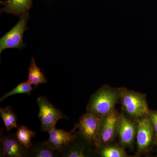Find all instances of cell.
<instances>
[{"label": "cell", "mask_w": 157, "mask_h": 157, "mask_svg": "<svg viewBox=\"0 0 157 157\" xmlns=\"http://www.w3.org/2000/svg\"><path fill=\"white\" fill-rule=\"evenodd\" d=\"M29 19V13L20 17L19 21L9 32L0 39V53L8 48L21 49L25 47L23 41L25 32L28 29L27 23Z\"/></svg>", "instance_id": "4"}, {"label": "cell", "mask_w": 157, "mask_h": 157, "mask_svg": "<svg viewBox=\"0 0 157 157\" xmlns=\"http://www.w3.org/2000/svg\"><path fill=\"white\" fill-rule=\"evenodd\" d=\"M97 151L102 157H129L124 147L121 145H113L112 144L101 147Z\"/></svg>", "instance_id": "15"}, {"label": "cell", "mask_w": 157, "mask_h": 157, "mask_svg": "<svg viewBox=\"0 0 157 157\" xmlns=\"http://www.w3.org/2000/svg\"><path fill=\"white\" fill-rule=\"evenodd\" d=\"M120 94V102L123 113L128 117L135 120L147 117L150 109L147 94L130 90L127 88H118Z\"/></svg>", "instance_id": "2"}, {"label": "cell", "mask_w": 157, "mask_h": 157, "mask_svg": "<svg viewBox=\"0 0 157 157\" xmlns=\"http://www.w3.org/2000/svg\"><path fill=\"white\" fill-rule=\"evenodd\" d=\"M1 157H28V149L23 145L14 134L4 135L1 132Z\"/></svg>", "instance_id": "9"}, {"label": "cell", "mask_w": 157, "mask_h": 157, "mask_svg": "<svg viewBox=\"0 0 157 157\" xmlns=\"http://www.w3.org/2000/svg\"><path fill=\"white\" fill-rule=\"evenodd\" d=\"M137 128L138 121L128 117L123 113H120L117 135L121 146L133 149L136 144Z\"/></svg>", "instance_id": "8"}, {"label": "cell", "mask_w": 157, "mask_h": 157, "mask_svg": "<svg viewBox=\"0 0 157 157\" xmlns=\"http://www.w3.org/2000/svg\"><path fill=\"white\" fill-rule=\"evenodd\" d=\"M28 81L36 87L40 84L48 82L45 74L41 71V68L37 66L34 57L31 59L30 65L29 67Z\"/></svg>", "instance_id": "14"}, {"label": "cell", "mask_w": 157, "mask_h": 157, "mask_svg": "<svg viewBox=\"0 0 157 157\" xmlns=\"http://www.w3.org/2000/svg\"><path fill=\"white\" fill-rule=\"evenodd\" d=\"M78 136L76 135L75 139L65 147L61 152L62 157H89L88 145L90 144L85 140L84 141L78 140ZM92 145V144H91Z\"/></svg>", "instance_id": "12"}, {"label": "cell", "mask_w": 157, "mask_h": 157, "mask_svg": "<svg viewBox=\"0 0 157 157\" xmlns=\"http://www.w3.org/2000/svg\"><path fill=\"white\" fill-rule=\"evenodd\" d=\"M37 103L39 107L38 117L41 122L42 132H48L56 128L57 122L61 119H67L68 118L59 109L51 104L45 97H39Z\"/></svg>", "instance_id": "3"}, {"label": "cell", "mask_w": 157, "mask_h": 157, "mask_svg": "<svg viewBox=\"0 0 157 157\" xmlns=\"http://www.w3.org/2000/svg\"><path fill=\"white\" fill-rule=\"evenodd\" d=\"M100 124L101 118L88 112L82 116L78 123L76 124L78 134L88 143L95 147L96 149L98 146Z\"/></svg>", "instance_id": "7"}, {"label": "cell", "mask_w": 157, "mask_h": 157, "mask_svg": "<svg viewBox=\"0 0 157 157\" xmlns=\"http://www.w3.org/2000/svg\"><path fill=\"white\" fill-rule=\"evenodd\" d=\"M15 135L19 142L26 148L29 149L33 145L32 139L36 136V133L27 127L21 125L17 127Z\"/></svg>", "instance_id": "17"}, {"label": "cell", "mask_w": 157, "mask_h": 157, "mask_svg": "<svg viewBox=\"0 0 157 157\" xmlns=\"http://www.w3.org/2000/svg\"><path fill=\"white\" fill-rule=\"evenodd\" d=\"M33 90L32 85L29 81L25 82L20 83L17 86L9 92L6 93L0 98V102L4 101L5 99L10 96L19 94H25L30 95L31 93Z\"/></svg>", "instance_id": "18"}, {"label": "cell", "mask_w": 157, "mask_h": 157, "mask_svg": "<svg viewBox=\"0 0 157 157\" xmlns=\"http://www.w3.org/2000/svg\"><path fill=\"white\" fill-rule=\"evenodd\" d=\"M77 129L76 124L70 132L53 128L48 132L49 138L45 142L52 148L59 151L61 154L65 147L75 139L77 135L75 131Z\"/></svg>", "instance_id": "10"}, {"label": "cell", "mask_w": 157, "mask_h": 157, "mask_svg": "<svg viewBox=\"0 0 157 157\" xmlns=\"http://www.w3.org/2000/svg\"><path fill=\"white\" fill-rule=\"evenodd\" d=\"M147 120L151 125L155 135L157 142V110L150 109L148 114L147 116Z\"/></svg>", "instance_id": "19"}, {"label": "cell", "mask_w": 157, "mask_h": 157, "mask_svg": "<svg viewBox=\"0 0 157 157\" xmlns=\"http://www.w3.org/2000/svg\"><path fill=\"white\" fill-rule=\"evenodd\" d=\"M0 3L3 6L1 12L20 17L29 13L33 6V0H7L1 1Z\"/></svg>", "instance_id": "11"}, {"label": "cell", "mask_w": 157, "mask_h": 157, "mask_svg": "<svg viewBox=\"0 0 157 157\" xmlns=\"http://www.w3.org/2000/svg\"><path fill=\"white\" fill-rule=\"evenodd\" d=\"M156 146L157 147V143H156Z\"/></svg>", "instance_id": "20"}, {"label": "cell", "mask_w": 157, "mask_h": 157, "mask_svg": "<svg viewBox=\"0 0 157 157\" xmlns=\"http://www.w3.org/2000/svg\"><path fill=\"white\" fill-rule=\"evenodd\" d=\"M120 100L118 88L104 85L91 97L86 106V112L92 113L100 118L103 117L115 109Z\"/></svg>", "instance_id": "1"}, {"label": "cell", "mask_w": 157, "mask_h": 157, "mask_svg": "<svg viewBox=\"0 0 157 157\" xmlns=\"http://www.w3.org/2000/svg\"><path fill=\"white\" fill-rule=\"evenodd\" d=\"M120 113L115 109L108 115L101 118L96 150L101 147L112 144L117 136Z\"/></svg>", "instance_id": "6"}, {"label": "cell", "mask_w": 157, "mask_h": 157, "mask_svg": "<svg viewBox=\"0 0 157 157\" xmlns=\"http://www.w3.org/2000/svg\"><path fill=\"white\" fill-rule=\"evenodd\" d=\"M156 138L151 125L147 117L138 120L136 135V155L139 156L150 152L156 144Z\"/></svg>", "instance_id": "5"}, {"label": "cell", "mask_w": 157, "mask_h": 157, "mask_svg": "<svg viewBox=\"0 0 157 157\" xmlns=\"http://www.w3.org/2000/svg\"><path fill=\"white\" fill-rule=\"evenodd\" d=\"M0 114L2 119L7 132L14 128H17V117L11 107L8 106L5 108H0Z\"/></svg>", "instance_id": "16"}, {"label": "cell", "mask_w": 157, "mask_h": 157, "mask_svg": "<svg viewBox=\"0 0 157 157\" xmlns=\"http://www.w3.org/2000/svg\"><path fill=\"white\" fill-rule=\"evenodd\" d=\"M60 152L52 148L45 142H37L28 149V157H56Z\"/></svg>", "instance_id": "13"}]
</instances>
